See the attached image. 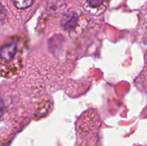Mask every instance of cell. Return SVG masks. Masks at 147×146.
<instances>
[{
  "label": "cell",
  "instance_id": "cell-1",
  "mask_svg": "<svg viewBox=\"0 0 147 146\" xmlns=\"http://www.w3.org/2000/svg\"><path fill=\"white\" fill-rule=\"evenodd\" d=\"M17 51V44L11 43L4 46L0 49V57L4 61H10L15 55Z\"/></svg>",
  "mask_w": 147,
  "mask_h": 146
},
{
  "label": "cell",
  "instance_id": "cell-2",
  "mask_svg": "<svg viewBox=\"0 0 147 146\" xmlns=\"http://www.w3.org/2000/svg\"><path fill=\"white\" fill-rule=\"evenodd\" d=\"M34 0H12L14 6L18 9H26L32 4Z\"/></svg>",
  "mask_w": 147,
  "mask_h": 146
},
{
  "label": "cell",
  "instance_id": "cell-3",
  "mask_svg": "<svg viewBox=\"0 0 147 146\" xmlns=\"http://www.w3.org/2000/svg\"><path fill=\"white\" fill-rule=\"evenodd\" d=\"M6 15V11H5V9L4 7H3V5H1L0 4V21L3 20L5 17Z\"/></svg>",
  "mask_w": 147,
  "mask_h": 146
},
{
  "label": "cell",
  "instance_id": "cell-4",
  "mask_svg": "<svg viewBox=\"0 0 147 146\" xmlns=\"http://www.w3.org/2000/svg\"><path fill=\"white\" fill-rule=\"evenodd\" d=\"M101 1H103V0H90V5L93 7H98L100 5Z\"/></svg>",
  "mask_w": 147,
  "mask_h": 146
},
{
  "label": "cell",
  "instance_id": "cell-5",
  "mask_svg": "<svg viewBox=\"0 0 147 146\" xmlns=\"http://www.w3.org/2000/svg\"><path fill=\"white\" fill-rule=\"evenodd\" d=\"M2 112H3V102L1 97H0V117H1V115H2Z\"/></svg>",
  "mask_w": 147,
  "mask_h": 146
}]
</instances>
